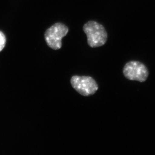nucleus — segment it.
I'll use <instances>...</instances> for the list:
<instances>
[{"mask_svg":"<svg viewBox=\"0 0 155 155\" xmlns=\"http://www.w3.org/2000/svg\"><path fill=\"white\" fill-rule=\"evenodd\" d=\"M83 29L87 37V43L91 47H99L106 43L107 34L101 24L95 21H90L84 24Z\"/></svg>","mask_w":155,"mask_h":155,"instance_id":"1","label":"nucleus"},{"mask_svg":"<svg viewBox=\"0 0 155 155\" xmlns=\"http://www.w3.org/2000/svg\"><path fill=\"white\" fill-rule=\"evenodd\" d=\"M69 31L68 27L60 22L56 23L48 28L45 34L48 45L53 50L60 49L62 47V39Z\"/></svg>","mask_w":155,"mask_h":155,"instance_id":"2","label":"nucleus"},{"mask_svg":"<svg viewBox=\"0 0 155 155\" xmlns=\"http://www.w3.org/2000/svg\"><path fill=\"white\" fill-rule=\"evenodd\" d=\"M73 88L83 96L94 94L98 89V86L94 79L90 76L74 75L70 80Z\"/></svg>","mask_w":155,"mask_h":155,"instance_id":"3","label":"nucleus"},{"mask_svg":"<svg viewBox=\"0 0 155 155\" xmlns=\"http://www.w3.org/2000/svg\"><path fill=\"white\" fill-rule=\"evenodd\" d=\"M123 74L126 78L131 81L144 82L148 77L149 72L144 64L137 61H131L124 66Z\"/></svg>","mask_w":155,"mask_h":155,"instance_id":"4","label":"nucleus"},{"mask_svg":"<svg viewBox=\"0 0 155 155\" xmlns=\"http://www.w3.org/2000/svg\"><path fill=\"white\" fill-rule=\"evenodd\" d=\"M6 39L5 35L2 31H0V52L5 47L6 44Z\"/></svg>","mask_w":155,"mask_h":155,"instance_id":"5","label":"nucleus"}]
</instances>
